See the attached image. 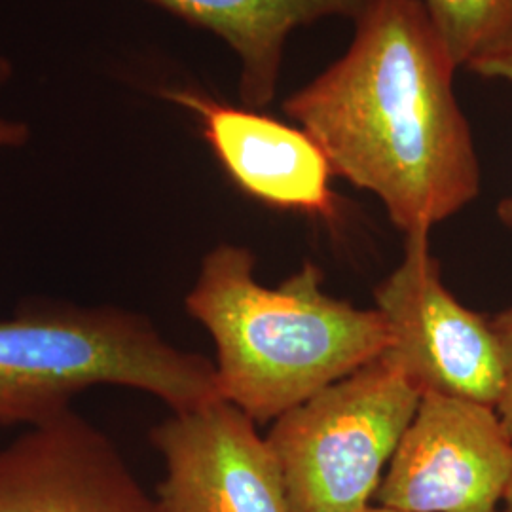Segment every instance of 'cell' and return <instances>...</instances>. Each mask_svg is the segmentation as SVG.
Wrapping results in <instances>:
<instances>
[{"mask_svg":"<svg viewBox=\"0 0 512 512\" xmlns=\"http://www.w3.org/2000/svg\"><path fill=\"white\" fill-rule=\"evenodd\" d=\"M459 67L512 40V0H421Z\"/></svg>","mask_w":512,"mask_h":512,"instance_id":"obj_11","label":"cell"},{"mask_svg":"<svg viewBox=\"0 0 512 512\" xmlns=\"http://www.w3.org/2000/svg\"><path fill=\"white\" fill-rule=\"evenodd\" d=\"M505 505H507V509L505 511L512 512V478H511V484H509V488H507V494H505Z\"/></svg>","mask_w":512,"mask_h":512,"instance_id":"obj_16","label":"cell"},{"mask_svg":"<svg viewBox=\"0 0 512 512\" xmlns=\"http://www.w3.org/2000/svg\"><path fill=\"white\" fill-rule=\"evenodd\" d=\"M0 512H162L114 442L67 408L0 450Z\"/></svg>","mask_w":512,"mask_h":512,"instance_id":"obj_8","label":"cell"},{"mask_svg":"<svg viewBox=\"0 0 512 512\" xmlns=\"http://www.w3.org/2000/svg\"><path fill=\"white\" fill-rule=\"evenodd\" d=\"M160 95L198 118L203 139L243 194L281 211L340 219L330 186L334 169L306 129L190 88H164Z\"/></svg>","mask_w":512,"mask_h":512,"instance_id":"obj_9","label":"cell"},{"mask_svg":"<svg viewBox=\"0 0 512 512\" xmlns=\"http://www.w3.org/2000/svg\"><path fill=\"white\" fill-rule=\"evenodd\" d=\"M357 512H401V511H395V509H387V507H380V505H378V507H370V505H368V507H365V509H361V511H357ZM499 512H507V511H499Z\"/></svg>","mask_w":512,"mask_h":512,"instance_id":"obj_15","label":"cell"},{"mask_svg":"<svg viewBox=\"0 0 512 512\" xmlns=\"http://www.w3.org/2000/svg\"><path fill=\"white\" fill-rule=\"evenodd\" d=\"M467 69L482 78L505 80L512 86V40L503 46H497L488 54L476 57L475 61L467 65ZM497 217L512 230V194L503 198L497 205Z\"/></svg>","mask_w":512,"mask_h":512,"instance_id":"obj_13","label":"cell"},{"mask_svg":"<svg viewBox=\"0 0 512 512\" xmlns=\"http://www.w3.org/2000/svg\"><path fill=\"white\" fill-rule=\"evenodd\" d=\"M228 44L239 61L241 105L266 109L279 88L287 40L329 18L353 23L380 0H148Z\"/></svg>","mask_w":512,"mask_h":512,"instance_id":"obj_10","label":"cell"},{"mask_svg":"<svg viewBox=\"0 0 512 512\" xmlns=\"http://www.w3.org/2000/svg\"><path fill=\"white\" fill-rule=\"evenodd\" d=\"M12 76V63L6 57H0V84H4ZM31 137V131L16 120L0 118V148L23 147Z\"/></svg>","mask_w":512,"mask_h":512,"instance_id":"obj_14","label":"cell"},{"mask_svg":"<svg viewBox=\"0 0 512 512\" xmlns=\"http://www.w3.org/2000/svg\"><path fill=\"white\" fill-rule=\"evenodd\" d=\"M95 385L137 389L173 414L220 401L215 363L165 342L139 313L40 302L0 319V425H37Z\"/></svg>","mask_w":512,"mask_h":512,"instance_id":"obj_3","label":"cell"},{"mask_svg":"<svg viewBox=\"0 0 512 512\" xmlns=\"http://www.w3.org/2000/svg\"><path fill=\"white\" fill-rule=\"evenodd\" d=\"M490 323L499 342L503 363V387L495 404V412L512 437V306L495 313L494 317H490Z\"/></svg>","mask_w":512,"mask_h":512,"instance_id":"obj_12","label":"cell"},{"mask_svg":"<svg viewBox=\"0 0 512 512\" xmlns=\"http://www.w3.org/2000/svg\"><path fill=\"white\" fill-rule=\"evenodd\" d=\"M512 478V437L495 408L421 395L374 501L401 512H499Z\"/></svg>","mask_w":512,"mask_h":512,"instance_id":"obj_6","label":"cell"},{"mask_svg":"<svg viewBox=\"0 0 512 512\" xmlns=\"http://www.w3.org/2000/svg\"><path fill=\"white\" fill-rule=\"evenodd\" d=\"M459 65L421 0H380L348 50L281 109L334 175L374 194L404 236L475 202L480 164L454 92Z\"/></svg>","mask_w":512,"mask_h":512,"instance_id":"obj_1","label":"cell"},{"mask_svg":"<svg viewBox=\"0 0 512 512\" xmlns=\"http://www.w3.org/2000/svg\"><path fill=\"white\" fill-rule=\"evenodd\" d=\"M420 401V389L385 349L279 416L266 442L279 463L291 512L368 507Z\"/></svg>","mask_w":512,"mask_h":512,"instance_id":"obj_4","label":"cell"},{"mask_svg":"<svg viewBox=\"0 0 512 512\" xmlns=\"http://www.w3.org/2000/svg\"><path fill=\"white\" fill-rule=\"evenodd\" d=\"M150 442L164 458L162 512H291L270 444L234 404L220 399L173 414Z\"/></svg>","mask_w":512,"mask_h":512,"instance_id":"obj_7","label":"cell"},{"mask_svg":"<svg viewBox=\"0 0 512 512\" xmlns=\"http://www.w3.org/2000/svg\"><path fill=\"white\" fill-rule=\"evenodd\" d=\"M404 238L403 262L374 289L376 310L391 334L389 351L421 395L495 408L503 363L490 319L448 291L431 255L429 232Z\"/></svg>","mask_w":512,"mask_h":512,"instance_id":"obj_5","label":"cell"},{"mask_svg":"<svg viewBox=\"0 0 512 512\" xmlns=\"http://www.w3.org/2000/svg\"><path fill=\"white\" fill-rule=\"evenodd\" d=\"M184 308L217 349L220 399L256 423L277 420L391 348L380 311L325 293L313 262L266 287L253 253L232 243L203 256Z\"/></svg>","mask_w":512,"mask_h":512,"instance_id":"obj_2","label":"cell"}]
</instances>
